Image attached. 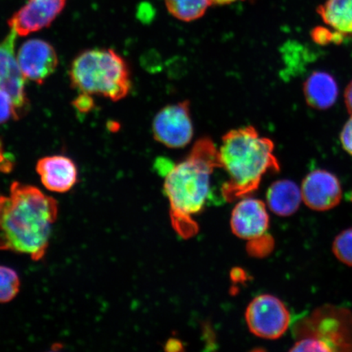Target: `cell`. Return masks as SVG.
Returning <instances> with one entry per match:
<instances>
[{"mask_svg": "<svg viewBox=\"0 0 352 352\" xmlns=\"http://www.w3.org/2000/svg\"><path fill=\"white\" fill-rule=\"evenodd\" d=\"M270 217L263 202L254 198H245L232 210L231 228L240 239L252 241L265 235Z\"/></svg>", "mask_w": 352, "mask_h": 352, "instance_id": "7c38bea8", "label": "cell"}, {"mask_svg": "<svg viewBox=\"0 0 352 352\" xmlns=\"http://www.w3.org/2000/svg\"><path fill=\"white\" fill-rule=\"evenodd\" d=\"M318 12L334 32L343 36L352 35V0H327Z\"/></svg>", "mask_w": 352, "mask_h": 352, "instance_id": "2e32d148", "label": "cell"}, {"mask_svg": "<svg viewBox=\"0 0 352 352\" xmlns=\"http://www.w3.org/2000/svg\"><path fill=\"white\" fill-rule=\"evenodd\" d=\"M0 168L3 170H10L12 168L11 162L7 160L6 156H4L3 144L0 142Z\"/></svg>", "mask_w": 352, "mask_h": 352, "instance_id": "d4e9b609", "label": "cell"}, {"mask_svg": "<svg viewBox=\"0 0 352 352\" xmlns=\"http://www.w3.org/2000/svg\"><path fill=\"white\" fill-rule=\"evenodd\" d=\"M66 0H28L14 13L8 25L17 35L26 36L50 26L65 6Z\"/></svg>", "mask_w": 352, "mask_h": 352, "instance_id": "30bf717a", "label": "cell"}, {"mask_svg": "<svg viewBox=\"0 0 352 352\" xmlns=\"http://www.w3.org/2000/svg\"><path fill=\"white\" fill-rule=\"evenodd\" d=\"M157 142L171 148L187 146L193 136L190 109L187 101L167 105L157 113L153 122Z\"/></svg>", "mask_w": 352, "mask_h": 352, "instance_id": "52a82bcc", "label": "cell"}, {"mask_svg": "<svg viewBox=\"0 0 352 352\" xmlns=\"http://www.w3.org/2000/svg\"><path fill=\"white\" fill-rule=\"evenodd\" d=\"M307 103L311 108L325 110L336 102L338 87L336 79L327 72L312 73L303 86Z\"/></svg>", "mask_w": 352, "mask_h": 352, "instance_id": "5bb4252c", "label": "cell"}, {"mask_svg": "<svg viewBox=\"0 0 352 352\" xmlns=\"http://www.w3.org/2000/svg\"><path fill=\"white\" fill-rule=\"evenodd\" d=\"M215 168H220L218 148L212 140L204 138L198 140L186 160L171 166L164 175L171 223L183 239H190L197 232L192 215L199 213L208 199Z\"/></svg>", "mask_w": 352, "mask_h": 352, "instance_id": "7a4b0ae2", "label": "cell"}, {"mask_svg": "<svg viewBox=\"0 0 352 352\" xmlns=\"http://www.w3.org/2000/svg\"><path fill=\"white\" fill-rule=\"evenodd\" d=\"M340 140L343 148L352 155V116L343 126Z\"/></svg>", "mask_w": 352, "mask_h": 352, "instance_id": "7402d4cb", "label": "cell"}, {"mask_svg": "<svg viewBox=\"0 0 352 352\" xmlns=\"http://www.w3.org/2000/svg\"><path fill=\"white\" fill-rule=\"evenodd\" d=\"M166 10L182 21L190 22L204 16L210 6L211 0H164Z\"/></svg>", "mask_w": 352, "mask_h": 352, "instance_id": "e0dca14e", "label": "cell"}, {"mask_svg": "<svg viewBox=\"0 0 352 352\" xmlns=\"http://www.w3.org/2000/svg\"><path fill=\"white\" fill-rule=\"evenodd\" d=\"M42 184L48 190L67 192L78 182V169L69 157L54 155L41 158L36 165Z\"/></svg>", "mask_w": 352, "mask_h": 352, "instance_id": "4fadbf2b", "label": "cell"}, {"mask_svg": "<svg viewBox=\"0 0 352 352\" xmlns=\"http://www.w3.org/2000/svg\"><path fill=\"white\" fill-rule=\"evenodd\" d=\"M239 1V0H211L212 4H217V6H224V4H230Z\"/></svg>", "mask_w": 352, "mask_h": 352, "instance_id": "484cf974", "label": "cell"}, {"mask_svg": "<svg viewBox=\"0 0 352 352\" xmlns=\"http://www.w3.org/2000/svg\"><path fill=\"white\" fill-rule=\"evenodd\" d=\"M73 104L78 111L85 113L90 111L94 107V103L89 94H82L81 92L78 98L74 100Z\"/></svg>", "mask_w": 352, "mask_h": 352, "instance_id": "603a6c76", "label": "cell"}, {"mask_svg": "<svg viewBox=\"0 0 352 352\" xmlns=\"http://www.w3.org/2000/svg\"><path fill=\"white\" fill-rule=\"evenodd\" d=\"M333 252L338 261L352 267V228L336 237L333 243Z\"/></svg>", "mask_w": 352, "mask_h": 352, "instance_id": "d6986e66", "label": "cell"}, {"mask_svg": "<svg viewBox=\"0 0 352 352\" xmlns=\"http://www.w3.org/2000/svg\"><path fill=\"white\" fill-rule=\"evenodd\" d=\"M21 281L10 267L0 266V303L12 300L19 292Z\"/></svg>", "mask_w": 352, "mask_h": 352, "instance_id": "ac0fdd59", "label": "cell"}, {"mask_svg": "<svg viewBox=\"0 0 352 352\" xmlns=\"http://www.w3.org/2000/svg\"><path fill=\"white\" fill-rule=\"evenodd\" d=\"M69 77L82 94L100 95L113 101L126 98L131 87L129 65L113 50L82 52L74 60Z\"/></svg>", "mask_w": 352, "mask_h": 352, "instance_id": "277c9868", "label": "cell"}, {"mask_svg": "<svg viewBox=\"0 0 352 352\" xmlns=\"http://www.w3.org/2000/svg\"><path fill=\"white\" fill-rule=\"evenodd\" d=\"M19 112L10 94L0 88V125L13 120H19Z\"/></svg>", "mask_w": 352, "mask_h": 352, "instance_id": "ffe728a7", "label": "cell"}, {"mask_svg": "<svg viewBox=\"0 0 352 352\" xmlns=\"http://www.w3.org/2000/svg\"><path fill=\"white\" fill-rule=\"evenodd\" d=\"M343 35L337 32L332 33L327 28H316L312 32V38L319 44H327L330 42L340 43Z\"/></svg>", "mask_w": 352, "mask_h": 352, "instance_id": "44dd1931", "label": "cell"}, {"mask_svg": "<svg viewBox=\"0 0 352 352\" xmlns=\"http://www.w3.org/2000/svg\"><path fill=\"white\" fill-rule=\"evenodd\" d=\"M302 201L301 189L292 180H278L267 192L268 208L279 217H289L296 212Z\"/></svg>", "mask_w": 352, "mask_h": 352, "instance_id": "9a60e30c", "label": "cell"}, {"mask_svg": "<svg viewBox=\"0 0 352 352\" xmlns=\"http://www.w3.org/2000/svg\"><path fill=\"white\" fill-rule=\"evenodd\" d=\"M302 198L311 210L325 211L336 208L342 198V187L336 175L327 170L311 171L303 179Z\"/></svg>", "mask_w": 352, "mask_h": 352, "instance_id": "8fae6325", "label": "cell"}, {"mask_svg": "<svg viewBox=\"0 0 352 352\" xmlns=\"http://www.w3.org/2000/svg\"><path fill=\"white\" fill-rule=\"evenodd\" d=\"M250 332L265 340L283 337L290 324V314L283 302L271 294H262L250 302L245 311Z\"/></svg>", "mask_w": 352, "mask_h": 352, "instance_id": "8992f818", "label": "cell"}, {"mask_svg": "<svg viewBox=\"0 0 352 352\" xmlns=\"http://www.w3.org/2000/svg\"><path fill=\"white\" fill-rule=\"evenodd\" d=\"M351 201H352V192H351Z\"/></svg>", "mask_w": 352, "mask_h": 352, "instance_id": "4316f807", "label": "cell"}, {"mask_svg": "<svg viewBox=\"0 0 352 352\" xmlns=\"http://www.w3.org/2000/svg\"><path fill=\"white\" fill-rule=\"evenodd\" d=\"M298 340L292 351H352V314L346 308L323 306L299 321Z\"/></svg>", "mask_w": 352, "mask_h": 352, "instance_id": "5b68a950", "label": "cell"}, {"mask_svg": "<svg viewBox=\"0 0 352 352\" xmlns=\"http://www.w3.org/2000/svg\"><path fill=\"white\" fill-rule=\"evenodd\" d=\"M16 60L24 78L39 85L52 76L58 65L54 47L38 38L30 39L22 44Z\"/></svg>", "mask_w": 352, "mask_h": 352, "instance_id": "ba28073f", "label": "cell"}, {"mask_svg": "<svg viewBox=\"0 0 352 352\" xmlns=\"http://www.w3.org/2000/svg\"><path fill=\"white\" fill-rule=\"evenodd\" d=\"M58 204L36 187L13 182L10 196H0V250L41 261L50 245Z\"/></svg>", "mask_w": 352, "mask_h": 352, "instance_id": "6da1fadb", "label": "cell"}, {"mask_svg": "<svg viewBox=\"0 0 352 352\" xmlns=\"http://www.w3.org/2000/svg\"><path fill=\"white\" fill-rule=\"evenodd\" d=\"M274 149V142L253 126L232 130L223 136L218 151L220 168L230 176L222 189L227 201L250 195L256 190L267 171L280 170Z\"/></svg>", "mask_w": 352, "mask_h": 352, "instance_id": "3957f363", "label": "cell"}, {"mask_svg": "<svg viewBox=\"0 0 352 352\" xmlns=\"http://www.w3.org/2000/svg\"><path fill=\"white\" fill-rule=\"evenodd\" d=\"M16 36L17 34L11 30L0 43V88L10 94L21 117L29 103L25 89V78L14 52Z\"/></svg>", "mask_w": 352, "mask_h": 352, "instance_id": "9c48e42d", "label": "cell"}, {"mask_svg": "<svg viewBox=\"0 0 352 352\" xmlns=\"http://www.w3.org/2000/svg\"><path fill=\"white\" fill-rule=\"evenodd\" d=\"M344 98L346 107L352 116V80L346 88Z\"/></svg>", "mask_w": 352, "mask_h": 352, "instance_id": "cb8c5ba5", "label": "cell"}]
</instances>
